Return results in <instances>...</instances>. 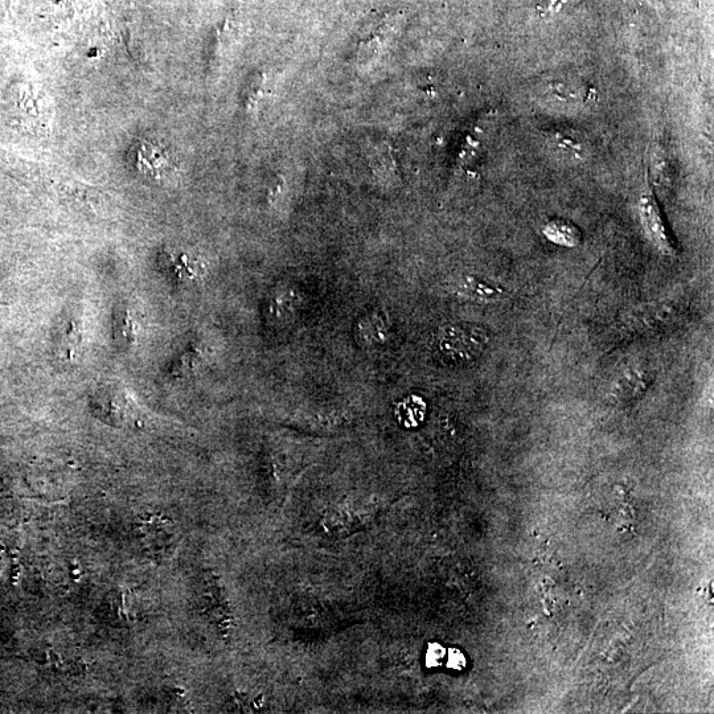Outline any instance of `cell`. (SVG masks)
Here are the masks:
<instances>
[{
  "instance_id": "obj_3",
  "label": "cell",
  "mask_w": 714,
  "mask_h": 714,
  "mask_svg": "<svg viewBox=\"0 0 714 714\" xmlns=\"http://www.w3.org/2000/svg\"><path fill=\"white\" fill-rule=\"evenodd\" d=\"M163 265L166 272L178 285H191V283L198 282L203 274L198 258L191 257L187 253L174 252V250H166L163 253Z\"/></svg>"
},
{
  "instance_id": "obj_7",
  "label": "cell",
  "mask_w": 714,
  "mask_h": 714,
  "mask_svg": "<svg viewBox=\"0 0 714 714\" xmlns=\"http://www.w3.org/2000/svg\"><path fill=\"white\" fill-rule=\"evenodd\" d=\"M163 154L157 146L142 145L138 154V166L143 174L153 179H163L170 170V162Z\"/></svg>"
},
{
  "instance_id": "obj_9",
  "label": "cell",
  "mask_w": 714,
  "mask_h": 714,
  "mask_svg": "<svg viewBox=\"0 0 714 714\" xmlns=\"http://www.w3.org/2000/svg\"><path fill=\"white\" fill-rule=\"evenodd\" d=\"M126 597L127 592L125 589L116 590V592L110 595V606H112L114 614H116L121 621L129 622L130 614L129 610H127Z\"/></svg>"
},
{
  "instance_id": "obj_10",
  "label": "cell",
  "mask_w": 714,
  "mask_h": 714,
  "mask_svg": "<svg viewBox=\"0 0 714 714\" xmlns=\"http://www.w3.org/2000/svg\"><path fill=\"white\" fill-rule=\"evenodd\" d=\"M443 656H445V651L443 648L439 647L438 644L429 648L428 652V664L429 666H439L442 663Z\"/></svg>"
},
{
  "instance_id": "obj_1",
  "label": "cell",
  "mask_w": 714,
  "mask_h": 714,
  "mask_svg": "<svg viewBox=\"0 0 714 714\" xmlns=\"http://www.w3.org/2000/svg\"><path fill=\"white\" fill-rule=\"evenodd\" d=\"M487 343L486 331L471 324H455L443 328L438 335L439 351L454 361L474 359L482 354Z\"/></svg>"
},
{
  "instance_id": "obj_4",
  "label": "cell",
  "mask_w": 714,
  "mask_h": 714,
  "mask_svg": "<svg viewBox=\"0 0 714 714\" xmlns=\"http://www.w3.org/2000/svg\"><path fill=\"white\" fill-rule=\"evenodd\" d=\"M639 211L647 235L650 236L659 249H662L663 252L671 253V242L668 240L666 228H664L662 217H660L658 204L655 203L650 192L644 194L642 200H640Z\"/></svg>"
},
{
  "instance_id": "obj_5",
  "label": "cell",
  "mask_w": 714,
  "mask_h": 714,
  "mask_svg": "<svg viewBox=\"0 0 714 714\" xmlns=\"http://www.w3.org/2000/svg\"><path fill=\"white\" fill-rule=\"evenodd\" d=\"M93 408L101 420L110 425L121 426L127 416V398L123 391L109 388L97 393L93 398Z\"/></svg>"
},
{
  "instance_id": "obj_2",
  "label": "cell",
  "mask_w": 714,
  "mask_h": 714,
  "mask_svg": "<svg viewBox=\"0 0 714 714\" xmlns=\"http://www.w3.org/2000/svg\"><path fill=\"white\" fill-rule=\"evenodd\" d=\"M114 335L123 346H134L143 335V314L130 303H123L114 317Z\"/></svg>"
},
{
  "instance_id": "obj_11",
  "label": "cell",
  "mask_w": 714,
  "mask_h": 714,
  "mask_svg": "<svg viewBox=\"0 0 714 714\" xmlns=\"http://www.w3.org/2000/svg\"><path fill=\"white\" fill-rule=\"evenodd\" d=\"M449 666L453 668H462L465 666V658L459 651H451L449 656Z\"/></svg>"
},
{
  "instance_id": "obj_6",
  "label": "cell",
  "mask_w": 714,
  "mask_h": 714,
  "mask_svg": "<svg viewBox=\"0 0 714 714\" xmlns=\"http://www.w3.org/2000/svg\"><path fill=\"white\" fill-rule=\"evenodd\" d=\"M82 340H84V335H82L81 324L75 319H68L60 327L59 336H57V354L60 359L76 360L80 356Z\"/></svg>"
},
{
  "instance_id": "obj_8",
  "label": "cell",
  "mask_w": 714,
  "mask_h": 714,
  "mask_svg": "<svg viewBox=\"0 0 714 714\" xmlns=\"http://www.w3.org/2000/svg\"><path fill=\"white\" fill-rule=\"evenodd\" d=\"M544 233L549 240L562 246H576L580 244L582 237L577 227L565 220L552 221L545 227Z\"/></svg>"
}]
</instances>
